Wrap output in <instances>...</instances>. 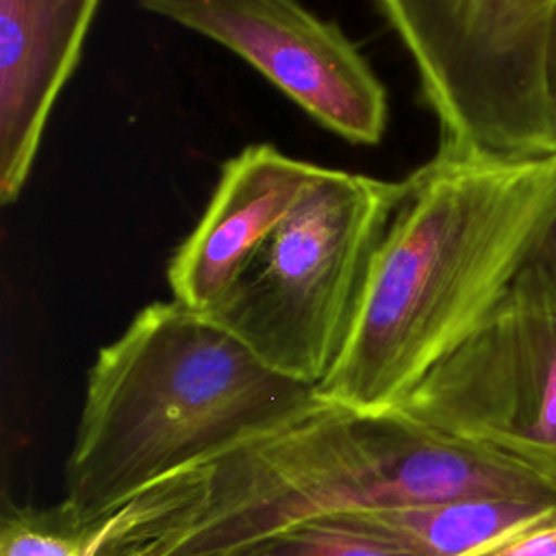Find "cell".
<instances>
[{
  "label": "cell",
  "mask_w": 556,
  "mask_h": 556,
  "mask_svg": "<svg viewBox=\"0 0 556 556\" xmlns=\"http://www.w3.org/2000/svg\"><path fill=\"white\" fill-rule=\"evenodd\" d=\"M419 78L441 137L491 150L545 141L543 59L519 0H374Z\"/></svg>",
  "instance_id": "5b68a950"
},
{
  "label": "cell",
  "mask_w": 556,
  "mask_h": 556,
  "mask_svg": "<svg viewBox=\"0 0 556 556\" xmlns=\"http://www.w3.org/2000/svg\"><path fill=\"white\" fill-rule=\"evenodd\" d=\"M463 497L556 506V480L397 408L365 413L317 397L141 491L113 515L100 556H228L298 523Z\"/></svg>",
  "instance_id": "6da1fadb"
},
{
  "label": "cell",
  "mask_w": 556,
  "mask_h": 556,
  "mask_svg": "<svg viewBox=\"0 0 556 556\" xmlns=\"http://www.w3.org/2000/svg\"><path fill=\"white\" fill-rule=\"evenodd\" d=\"M513 289L556 308V211L528 250Z\"/></svg>",
  "instance_id": "4fadbf2b"
},
{
  "label": "cell",
  "mask_w": 556,
  "mask_h": 556,
  "mask_svg": "<svg viewBox=\"0 0 556 556\" xmlns=\"http://www.w3.org/2000/svg\"><path fill=\"white\" fill-rule=\"evenodd\" d=\"M102 0H0V200L22 195Z\"/></svg>",
  "instance_id": "9c48e42d"
},
{
  "label": "cell",
  "mask_w": 556,
  "mask_h": 556,
  "mask_svg": "<svg viewBox=\"0 0 556 556\" xmlns=\"http://www.w3.org/2000/svg\"><path fill=\"white\" fill-rule=\"evenodd\" d=\"M228 556H410L332 519L306 521L250 543Z\"/></svg>",
  "instance_id": "7c38bea8"
},
{
  "label": "cell",
  "mask_w": 556,
  "mask_h": 556,
  "mask_svg": "<svg viewBox=\"0 0 556 556\" xmlns=\"http://www.w3.org/2000/svg\"><path fill=\"white\" fill-rule=\"evenodd\" d=\"M397 410L556 480V308L510 287Z\"/></svg>",
  "instance_id": "8992f818"
},
{
  "label": "cell",
  "mask_w": 556,
  "mask_h": 556,
  "mask_svg": "<svg viewBox=\"0 0 556 556\" xmlns=\"http://www.w3.org/2000/svg\"><path fill=\"white\" fill-rule=\"evenodd\" d=\"M321 165L271 143L230 156L193 230L174 250L165 278L172 300L208 313L252 265Z\"/></svg>",
  "instance_id": "ba28073f"
},
{
  "label": "cell",
  "mask_w": 556,
  "mask_h": 556,
  "mask_svg": "<svg viewBox=\"0 0 556 556\" xmlns=\"http://www.w3.org/2000/svg\"><path fill=\"white\" fill-rule=\"evenodd\" d=\"M341 350L317 397L395 410L510 291L556 211V152L439 139L400 180Z\"/></svg>",
  "instance_id": "7a4b0ae2"
},
{
  "label": "cell",
  "mask_w": 556,
  "mask_h": 556,
  "mask_svg": "<svg viewBox=\"0 0 556 556\" xmlns=\"http://www.w3.org/2000/svg\"><path fill=\"white\" fill-rule=\"evenodd\" d=\"M484 556H556V515L508 539Z\"/></svg>",
  "instance_id": "5bb4252c"
},
{
  "label": "cell",
  "mask_w": 556,
  "mask_h": 556,
  "mask_svg": "<svg viewBox=\"0 0 556 556\" xmlns=\"http://www.w3.org/2000/svg\"><path fill=\"white\" fill-rule=\"evenodd\" d=\"M521 2V15L526 22V28L530 33V37L534 39V43L541 50V59H543V33H545V22L547 15L552 11V7L556 4V0H519Z\"/></svg>",
  "instance_id": "2e32d148"
},
{
  "label": "cell",
  "mask_w": 556,
  "mask_h": 556,
  "mask_svg": "<svg viewBox=\"0 0 556 556\" xmlns=\"http://www.w3.org/2000/svg\"><path fill=\"white\" fill-rule=\"evenodd\" d=\"M317 400L176 300L150 302L89 367L61 513L93 526Z\"/></svg>",
  "instance_id": "3957f363"
},
{
  "label": "cell",
  "mask_w": 556,
  "mask_h": 556,
  "mask_svg": "<svg viewBox=\"0 0 556 556\" xmlns=\"http://www.w3.org/2000/svg\"><path fill=\"white\" fill-rule=\"evenodd\" d=\"M556 515V506L506 497H463L363 508L332 521L410 556H484Z\"/></svg>",
  "instance_id": "30bf717a"
},
{
  "label": "cell",
  "mask_w": 556,
  "mask_h": 556,
  "mask_svg": "<svg viewBox=\"0 0 556 556\" xmlns=\"http://www.w3.org/2000/svg\"><path fill=\"white\" fill-rule=\"evenodd\" d=\"M400 180L319 167L252 265L211 308L271 369L317 387L345 339Z\"/></svg>",
  "instance_id": "277c9868"
},
{
  "label": "cell",
  "mask_w": 556,
  "mask_h": 556,
  "mask_svg": "<svg viewBox=\"0 0 556 556\" xmlns=\"http://www.w3.org/2000/svg\"><path fill=\"white\" fill-rule=\"evenodd\" d=\"M543 91L552 132L556 139V4L547 15L543 33Z\"/></svg>",
  "instance_id": "9a60e30c"
},
{
  "label": "cell",
  "mask_w": 556,
  "mask_h": 556,
  "mask_svg": "<svg viewBox=\"0 0 556 556\" xmlns=\"http://www.w3.org/2000/svg\"><path fill=\"white\" fill-rule=\"evenodd\" d=\"M371 2H374V0H371Z\"/></svg>",
  "instance_id": "e0dca14e"
},
{
  "label": "cell",
  "mask_w": 556,
  "mask_h": 556,
  "mask_svg": "<svg viewBox=\"0 0 556 556\" xmlns=\"http://www.w3.org/2000/svg\"><path fill=\"white\" fill-rule=\"evenodd\" d=\"M113 515L100 523L80 526L59 506L54 510L15 508L2 521L0 556H100Z\"/></svg>",
  "instance_id": "8fae6325"
},
{
  "label": "cell",
  "mask_w": 556,
  "mask_h": 556,
  "mask_svg": "<svg viewBox=\"0 0 556 556\" xmlns=\"http://www.w3.org/2000/svg\"><path fill=\"white\" fill-rule=\"evenodd\" d=\"M139 9L237 54L324 130L376 146L389 93L343 28L300 0H137Z\"/></svg>",
  "instance_id": "52a82bcc"
}]
</instances>
